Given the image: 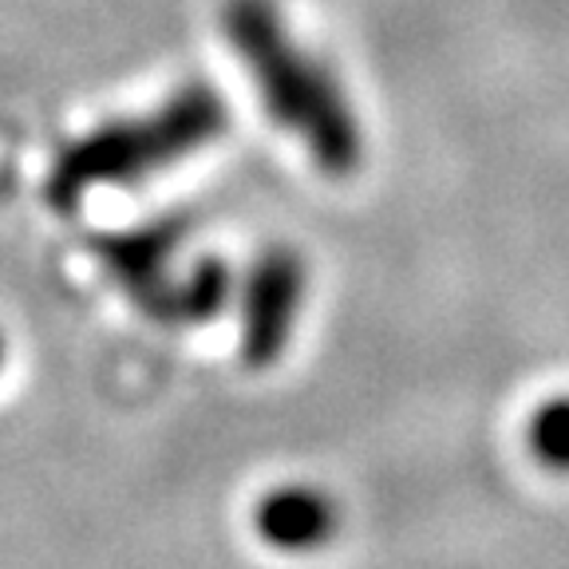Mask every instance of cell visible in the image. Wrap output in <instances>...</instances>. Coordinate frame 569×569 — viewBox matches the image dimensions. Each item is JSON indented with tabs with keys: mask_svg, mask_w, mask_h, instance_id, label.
Listing matches in <instances>:
<instances>
[{
	"mask_svg": "<svg viewBox=\"0 0 569 569\" xmlns=\"http://www.w3.org/2000/svg\"><path fill=\"white\" fill-rule=\"evenodd\" d=\"M526 447L546 471L569 475V396H550L530 411Z\"/></svg>",
	"mask_w": 569,
	"mask_h": 569,
	"instance_id": "7",
	"label": "cell"
},
{
	"mask_svg": "<svg viewBox=\"0 0 569 569\" xmlns=\"http://www.w3.org/2000/svg\"><path fill=\"white\" fill-rule=\"evenodd\" d=\"M226 127L230 103L222 91L206 80H190L139 116L107 119L71 139L48 170V202L68 213L99 190H131L213 147Z\"/></svg>",
	"mask_w": 569,
	"mask_h": 569,
	"instance_id": "2",
	"label": "cell"
},
{
	"mask_svg": "<svg viewBox=\"0 0 569 569\" xmlns=\"http://www.w3.org/2000/svg\"><path fill=\"white\" fill-rule=\"evenodd\" d=\"M0 368H4V337H0Z\"/></svg>",
	"mask_w": 569,
	"mask_h": 569,
	"instance_id": "8",
	"label": "cell"
},
{
	"mask_svg": "<svg viewBox=\"0 0 569 569\" xmlns=\"http://www.w3.org/2000/svg\"><path fill=\"white\" fill-rule=\"evenodd\" d=\"M187 241V222L182 218H151V222L131 226V230L103 233L91 241L99 269L119 293L134 305L147 320L174 325L178 309V253Z\"/></svg>",
	"mask_w": 569,
	"mask_h": 569,
	"instance_id": "3",
	"label": "cell"
},
{
	"mask_svg": "<svg viewBox=\"0 0 569 569\" xmlns=\"http://www.w3.org/2000/svg\"><path fill=\"white\" fill-rule=\"evenodd\" d=\"M309 293V269L289 246L261 249L238 289V348L246 368H273L293 345Z\"/></svg>",
	"mask_w": 569,
	"mask_h": 569,
	"instance_id": "4",
	"label": "cell"
},
{
	"mask_svg": "<svg viewBox=\"0 0 569 569\" xmlns=\"http://www.w3.org/2000/svg\"><path fill=\"white\" fill-rule=\"evenodd\" d=\"M233 297V273L222 258H194L182 269L178 284V309L174 325H206L230 305Z\"/></svg>",
	"mask_w": 569,
	"mask_h": 569,
	"instance_id": "6",
	"label": "cell"
},
{
	"mask_svg": "<svg viewBox=\"0 0 569 569\" xmlns=\"http://www.w3.org/2000/svg\"><path fill=\"white\" fill-rule=\"evenodd\" d=\"M222 36L261 107L325 178H352L365 162V127L337 71L297 40L277 0H222Z\"/></svg>",
	"mask_w": 569,
	"mask_h": 569,
	"instance_id": "1",
	"label": "cell"
},
{
	"mask_svg": "<svg viewBox=\"0 0 569 569\" xmlns=\"http://www.w3.org/2000/svg\"><path fill=\"white\" fill-rule=\"evenodd\" d=\"M261 542L281 553H312L337 538L340 507L325 487L312 482H281L269 495H261L253 510Z\"/></svg>",
	"mask_w": 569,
	"mask_h": 569,
	"instance_id": "5",
	"label": "cell"
}]
</instances>
